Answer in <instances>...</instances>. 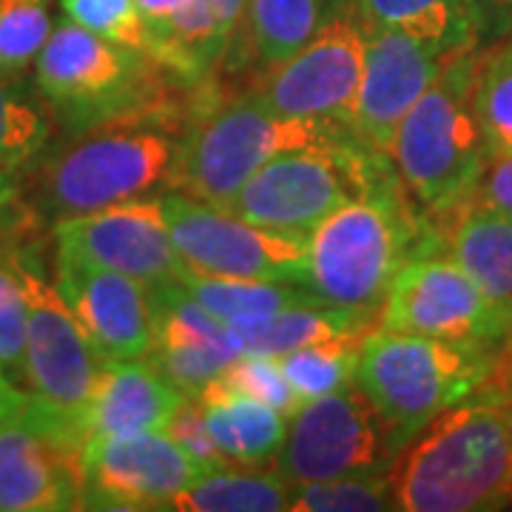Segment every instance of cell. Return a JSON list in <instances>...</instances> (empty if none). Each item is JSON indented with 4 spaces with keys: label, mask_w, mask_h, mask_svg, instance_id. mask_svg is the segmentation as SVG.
<instances>
[{
    "label": "cell",
    "mask_w": 512,
    "mask_h": 512,
    "mask_svg": "<svg viewBox=\"0 0 512 512\" xmlns=\"http://www.w3.org/2000/svg\"><path fill=\"white\" fill-rule=\"evenodd\" d=\"M197 92L163 109L128 114L66 134L46 146L20 191L18 205L46 228L57 220L171 188Z\"/></svg>",
    "instance_id": "1"
},
{
    "label": "cell",
    "mask_w": 512,
    "mask_h": 512,
    "mask_svg": "<svg viewBox=\"0 0 512 512\" xmlns=\"http://www.w3.org/2000/svg\"><path fill=\"white\" fill-rule=\"evenodd\" d=\"M393 163L373 185L339 205L308 234V288L330 305L379 313L407 259L436 245L427 217H419ZM424 254V251H421Z\"/></svg>",
    "instance_id": "2"
},
{
    "label": "cell",
    "mask_w": 512,
    "mask_h": 512,
    "mask_svg": "<svg viewBox=\"0 0 512 512\" xmlns=\"http://www.w3.org/2000/svg\"><path fill=\"white\" fill-rule=\"evenodd\" d=\"M32 86L66 137L188 100L200 83H185L154 55L111 43L66 18L37 55Z\"/></svg>",
    "instance_id": "3"
},
{
    "label": "cell",
    "mask_w": 512,
    "mask_h": 512,
    "mask_svg": "<svg viewBox=\"0 0 512 512\" xmlns=\"http://www.w3.org/2000/svg\"><path fill=\"white\" fill-rule=\"evenodd\" d=\"M404 512L495 510L510 493L507 404L464 399L433 419L390 467Z\"/></svg>",
    "instance_id": "4"
},
{
    "label": "cell",
    "mask_w": 512,
    "mask_h": 512,
    "mask_svg": "<svg viewBox=\"0 0 512 512\" xmlns=\"http://www.w3.org/2000/svg\"><path fill=\"white\" fill-rule=\"evenodd\" d=\"M476 72L478 49L450 57L404 114L387 151L404 191L427 222L444 220L470 200L490 157L473 103Z\"/></svg>",
    "instance_id": "5"
},
{
    "label": "cell",
    "mask_w": 512,
    "mask_h": 512,
    "mask_svg": "<svg viewBox=\"0 0 512 512\" xmlns=\"http://www.w3.org/2000/svg\"><path fill=\"white\" fill-rule=\"evenodd\" d=\"M350 131L279 117L248 94H217L202 80L174 171V191L228 208L259 165L282 151L348 143Z\"/></svg>",
    "instance_id": "6"
},
{
    "label": "cell",
    "mask_w": 512,
    "mask_h": 512,
    "mask_svg": "<svg viewBox=\"0 0 512 512\" xmlns=\"http://www.w3.org/2000/svg\"><path fill=\"white\" fill-rule=\"evenodd\" d=\"M493 350L376 328L359 350L353 384L402 453L444 410L473 396Z\"/></svg>",
    "instance_id": "7"
},
{
    "label": "cell",
    "mask_w": 512,
    "mask_h": 512,
    "mask_svg": "<svg viewBox=\"0 0 512 512\" xmlns=\"http://www.w3.org/2000/svg\"><path fill=\"white\" fill-rule=\"evenodd\" d=\"M390 165L356 140L282 151L259 165L228 211L268 231L308 237L339 205L367 191Z\"/></svg>",
    "instance_id": "8"
},
{
    "label": "cell",
    "mask_w": 512,
    "mask_h": 512,
    "mask_svg": "<svg viewBox=\"0 0 512 512\" xmlns=\"http://www.w3.org/2000/svg\"><path fill=\"white\" fill-rule=\"evenodd\" d=\"M23 231V220H20ZM18 268L26 291L23 390L60 419L83 430V416L109 362L94 348L63 293L43 274L37 245L20 239Z\"/></svg>",
    "instance_id": "9"
},
{
    "label": "cell",
    "mask_w": 512,
    "mask_h": 512,
    "mask_svg": "<svg viewBox=\"0 0 512 512\" xmlns=\"http://www.w3.org/2000/svg\"><path fill=\"white\" fill-rule=\"evenodd\" d=\"M185 271L211 279L296 282L308 288V237L268 231L228 208L168 188L157 194Z\"/></svg>",
    "instance_id": "10"
},
{
    "label": "cell",
    "mask_w": 512,
    "mask_h": 512,
    "mask_svg": "<svg viewBox=\"0 0 512 512\" xmlns=\"http://www.w3.org/2000/svg\"><path fill=\"white\" fill-rule=\"evenodd\" d=\"M365 66V26L348 6L288 60L251 77L248 97L279 117L350 131Z\"/></svg>",
    "instance_id": "11"
},
{
    "label": "cell",
    "mask_w": 512,
    "mask_h": 512,
    "mask_svg": "<svg viewBox=\"0 0 512 512\" xmlns=\"http://www.w3.org/2000/svg\"><path fill=\"white\" fill-rule=\"evenodd\" d=\"M396 456L399 450L382 416L356 384H348L293 413L274 470L293 484H305L390 470Z\"/></svg>",
    "instance_id": "12"
},
{
    "label": "cell",
    "mask_w": 512,
    "mask_h": 512,
    "mask_svg": "<svg viewBox=\"0 0 512 512\" xmlns=\"http://www.w3.org/2000/svg\"><path fill=\"white\" fill-rule=\"evenodd\" d=\"M379 328L493 350L512 330V316L450 256L421 254L399 268L379 308Z\"/></svg>",
    "instance_id": "13"
},
{
    "label": "cell",
    "mask_w": 512,
    "mask_h": 512,
    "mask_svg": "<svg viewBox=\"0 0 512 512\" xmlns=\"http://www.w3.org/2000/svg\"><path fill=\"white\" fill-rule=\"evenodd\" d=\"M86 436L32 396L0 424V512L80 510Z\"/></svg>",
    "instance_id": "14"
},
{
    "label": "cell",
    "mask_w": 512,
    "mask_h": 512,
    "mask_svg": "<svg viewBox=\"0 0 512 512\" xmlns=\"http://www.w3.org/2000/svg\"><path fill=\"white\" fill-rule=\"evenodd\" d=\"M205 473L168 433L89 439L80 510H171V501Z\"/></svg>",
    "instance_id": "15"
},
{
    "label": "cell",
    "mask_w": 512,
    "mask_h": 512,
    "mask_svg": "<svg viewBox=\"0 0 512 512\" xmlns=\"http://www.w3.org/2000/svg\"><path fill=\"white\" fill-rule=\"evenodd\" d=\"M49 231L55 256L126 274L148 288L185 274L157 197L66 217L52 222Z\"/></svg>",
    "instance_id": "16"
},
{
    "label": "cell",
    "mask_w": 512,
    "mask_h": 512,
    "mask_svg": "<svg viewBox=\"0 0 512 512\" xmlns=\"http://www.w3.org/2000/svg\"><path fill=\"white\" fill-rule=\"evenodd\" d=\"M450 57L396 29H365V66L350 134L359 146L387 154L393 134L430 89Z\"/></svg>",
    "instance_id": "17"
},
{
    "label": "cell",
    "mask_w": 512,
    "mask_h": 512,
    "mask_svg": "<svg viewBox=\"0 0 512 512\" xmlns=\"http://www.w3.org/2000/svg\"><path fill=\"white\" fill-rule=\"evenodd\" d=\"M55 285L106 362L151 353L154 299L148 285L63 256H55Z\"/></svg>",
    "instance_id": "18"
},
{
    "label": "cell",
    "mask_w": 512,
    "mask_h": 512,
    "mask_svg": "<svg viewBox=\"0 0 512 512\" xmlns=\"http://www.w3.org/2000/svg\"><path fill=\"white\" fill-rule=\"evenodd\" d=\"M154 299V345L148 362L183 396L197 399L214 379L242 356L228 322L208 313L191 296L183 279L151 288Z\"/></svg>",
    "instance_id": "19"
},
{
    "label": "cell",
    "mask_w": 512,
    "mask_h": 512,
    "mask_svg": "<svg viewBox=\"0 0 512 512\" xmlns=\"http://www.w3.org/2000/svg\"><path fill=\"white\" fill-rule=\"evenodd\" d=\"M188 396L143 359L109 362L83 416V436L109 439L131 433H165Z\"/></svg>",
    "instance_id": "20"
},
{
    "label": "cell",
    "mask_w": 512,
    "mask_h": 512,
    "mask_svg": "<svg viewBox=\"0 0 512 512\" xmlns=\"http://www.w3.org/2000/svg\"><path fill=\"white\" fill-rule=\"evenodd\" d=\"M430 228L444 254L512 316V217L467 200Z\"/></svg>",
    "instance_id": "21"
},
{
    "label": "cell",
    "mask_w": 512,
    "mask_h": 512,
    "mask_svg": "<svg viewBox=\"0 0 512 512\" xmlns=\"http://www.w3.org/2000/svg\"><path fill=\"white\" fill-rule=\"evenodd\" d=\"M339 9H345V0H248L220 69L237 63L251 74L271 69L296 55Z\"/></svg>",
    "instance_id": "22"
},
{
    "label": "cell",
    "mask_w": 512,
    "mask_h": 512,
    "mask_svg": "<svg viewBox=\"0 0 512 512\" xmlns=\"http://www.w3.org/2000/svg\"><path fill=\"white\" fill-rule=\"evenodd\" d=\"M228 328L234 330L242 353L282 356L296 348L339 339V336H370L379 328V313L353 311L313 299L279 311L242 316L228 322Z\"/></svg>",
    "instance_id": "23"
},
{
    "label": "cell",
    "mask_w": 512,
    "mask_h": 512,
    "mask_svg": "<svg viewBox=\"0 0 512 512\" xmlns=\"http://www.w3.org/2000/svg\"><path fill=\"white\" fill-rule=\"evenodd\" d=\"M248 0H188L157 46V60L185 83L214 77L228 55Z\"/></svg>",
    "instance_id": "24"
},
{
    "label": "cell",
    "mask_w": 512,
    "mask_h": 512,
    "mask_svg": "<svg viewBox=\"0 0 512 512\" xmlns=\"http://www.w3.org/2000/svg\"><path fill=\"white\" fill-rule=\"evenodd\" d=\"M208 433L228 467H274L288 416L268 404L211 382L200 396Z\"/></svg>",
    "instance_id": "25"
},
{
    "label": "cell",
    "mask_w": 512,
    "mask_h": 512,
    "mask_svg": "<svg viewBox=\"0 0 512 512\" xmlns=\"http://www.w3.org/2000/svg\"><path fill=\"white\" fill-rule=\"evenodd\" d=\"M345 6L365 29H396L444 57L481 46L470 0H345Z\"/></svg>",
    "instance_id": "26"
},
{
    "label": "cell",
    "mask_w": 512,
    "mask_h": 512,
    "mask_svg": "<svg viewBox=\"0 0 512 512\" xmlns=\"http://www.w3.org/2000/svg\"><path fill=\"white\" fill-rule=\"evenodd\" d=\"M55 123L29 80L0 74V211L18 202L40 154L52 143Z\"/></svg>",
    "instance_id": "27"
},
{
    "label": "cell",
    "mask_w": 512,
    "mask_h": 512,
    "mask_svg": "<svg viewBox=\"0 0 512 512\" xmlns=\"http://www.w3.org/2000/svg\"><path fill=\"white\" fill-rule=\"evenodd\" d=\"M293 481L274 467H220L188 484L171 501L180 512H282L291 510Z\"/></svg>",
    "instance_id": "28"
},
{
    "label": "cell",
    "mask_w": 512,
    "mask_h": 512,
    "mask_svg": "<svg viewBox=\"0 0 512 512\" xmlns=\"http://www.w3.org/2000/svg\"><path fill=\"white\" fill-rule=\"evenodd\" d=\"M183 285L208 313L222 322H234L254 313L279 311L302 302H313L311 288L296 282H262V279H211L185 271Z\"/></svg>",
    "instance_id": "29"
},
{
    "label": "cell",
    "mask_w": 512,
    "mask_h": 512,
    "mask_svg": "<svg viewBox=\"0 0 512 512\" xmlns=\"http://www.w3.org/2000/svg\"><path fill=\"white\" fill-rule=\"evenodd\" d=\"M365 339L367 336H339L282 353L276 356V362L282 367L296 399L302 404L313 402L319 396H328L353 384L359 350Z\"/></svg>",
    "instance_id": "30"
},
{
    "label": "cell",
    "mask_w": 512,
    "mask_h": 512,
    "mask_svg": "<svg viewBox=\"0 0 512 512\" xmlns=\"http://www.w3.org/2000/svg\"><path fill=\"white\" fill-rule=\"evenodd\" d=\"M20 220L12 208L0 211V370L23 390V353H26V291L18 268Z\"/></svg>",
    "instance_id": "31"
},
{
    "label": "cell",
    "mask_w": 512,
    "mask_h": 512,
    "mask_svg": "<svg viewBox=\"0 0 512 512\" xmlns=\"http://www.w3.org/2000/svg\"><path fill=\"white\" fill-rule=\"evenodd\" d=\"M473 103L490 154L512 151V32L478 49Z\"/></svg>",
    "instance_id": "32"
},
{
    "label": "cell",
    "mask_w": 512,
    "mask_h": 512,
    "mask_svg": "<svg viewBox=\"0 0 512 512\" xmlns=\"http://www.w3.org/2000/svg\"><path fill=\"white\" fill-rule=\"evenodd\" d=\"M293 512H387L396 510L390 470L356 473L328 481L293 484Z\"/></svg>",
    "instance_id": "33"
},
{
    "label": "cell",
    "mask_w": 512,
    "mask_h": 512,
    "mask_svg": "<svg viewBox=\"0 0 512 512\" xmlns=\"http://www.w3.org/2000/svg\"><path fill=\"white\" fill-rule=\"evenodd\" d=\"M52 29L46 0H0V74L29 80Z\"/></svg>",
    "instance_id": "34"
},
{
    "label": "cell",
    "mask_w": 512,
    "mask_h": 512,
    "mask_svg": "<svg viewBox=\"0 0 512 512\" xmlns=\"http://www.w3.org/2000/svg\"><path fill=\"white\" fill-rule=\"evenodd\" d=\"M60 6L66 18L94 35L154 55V35L134 0H60Z\"/></svg>",
    "instance_id": "35"
},
{
    "label": "cell",
    "mask_w": 512,
    "mask_h": 512,
    "mask_svg": "<svg viewBox=\"0 0 512 512\" xmlns=\"http://www.w3.org/2000/svg\"><path fill=\"white\" fill-rule=\"evenodd\" d=\"M214 384L222 387V390H234V393H242V396H251L256 402L268 404V407H274L288 419L302 407V402L296 399V393L285 379L282 367L276 362V356L242 353L220 379H214Z\"/></svg>",
    "instance_id": "36"
},
{
    "label": "cell",
    "mask_w": 512,
    "mask_h": 512,
    "mask_svg": "<svg viewBox=\"0 0 512 512\" xmlns=\"http://www.w3.org/2000/svg\"><path fill=\"white\" fill-rule=\"evenodd\" d=\"M165 433L177 441L197 464H202L208 473H211V470H220V467H228L225 458L220 456L214 439H211V433H208V424H205V416H202L200 399H191V396H188V399L180 404V410L174 413V419H171Z\"/></svg>",
    "instance_id": "37"
},
{
    "label": "cell",
    "mask_w": 512,
    "mask_h": 512,
    "mask_svg": "<svg viewBox=\"0 0 512 512\" xmlns=\"http://www.w3.org/2000/svg\"><path fill=\"white\" fill-rule=\"evenodd\" d=\"M470 202L512 217V151H498L487 157Z\"/></svg>",
    "instance_id": "38"
},
{
    "label": "cell",
    "mask_w": 512,
    "mask_h": 512,
    "mask_svg": "<svg viewBox=\"0 0 512 512\" xmlns=\"http://www.w3.org/2000/svg\"><path fill=\"white\" fill-rule=\"evenodd\" d=\"M478 23L481 46L512 32V0H470Z\"/></svg>",
    "instance_id": "39"
},
{
    "label": "cell",
    "mask_w": 512,
    "mask_h": 512,
    "mask_svg": "<svg viewBox=\"0 0 512 512\" xmlns=\"http://www.w3.org/2000/svg\"><path fill=\"white\" fill-rule=\"evenodd\" d=\"M140 15L146 18L148 29L154 35V57H157V46H160V37L165 35V29L171 26V20L177 18V12L183 9L188 0H134Z\"/></svg>",
    "instance_id": "40"
},
{
    "label": "cell",
    "mask_w": 512,
    "mask_h": 512,
    "mask_svg": "<svg viewBox=\"0 0 512 512\" xmlns=\"http://www.w3.org/2000/svg\"><path fill=\"white\" fill-rule=\"evenodd\" d=\"M26 399H29L26 390H20V387H3L0 390V424L9 419V416H15L20 407L26 404Z\"/></svg>",
    "instance_id": "41"
},
{
    "label": "cell",
    "mask_w": 512,
    "mask_h": 512,
    "mask_svg": "<svg viewBox=\"0 0 512 512\" xmlns=\"http://www.w3.org/2000/svg\"><path fill=\"white\" fill-rule=\"evenodd\" d=\"M507 413H510V493H512V399L507 402Z\"/></svg>",
    "instance_id": "42"
},
{
    "label": "cell",
    "mask_w": 512,
    "mask_h": 512,
    "mask_svg": "<svg viewBox=\"0 0 512 512\" xmlns=\"http://www.w3.org/2000/svg\"><path fill=\"white\" fill-rule=\"evenodd\" d=\"M3 387H15V384L9 382V379H6V373L0 370V390H3Z\"/></svg>",
    "instance_id": "43"
}]
</instances>
